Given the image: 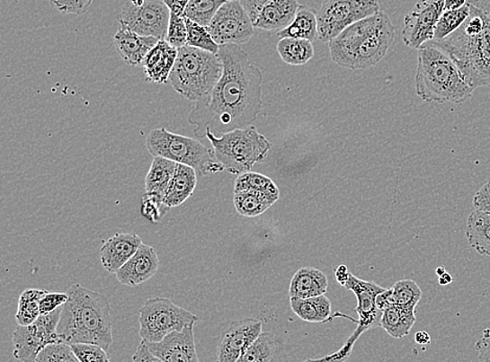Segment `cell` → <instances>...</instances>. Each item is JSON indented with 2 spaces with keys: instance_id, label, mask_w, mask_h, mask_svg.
Instances as JSON below:
<instances>
[{
  "instance_id": "obj_1",
  "label": "cell",
  "mask_w": 490,
  "mask_h": 362,
  "mask_svg": "<svg viewBox=\"0 0 490 362\" xmlns=\"http://www.w3.org/2000/svg\"><path fill=\"white\" fill-rule=\"evenodd\" d=\"M218 55L223 63L221 79L189 115L198 138H206V130L221 136L249 127L263 107V73L251 63L246 51L240 45L225 44Z\"/></svg>"
},
{
  "instance_id": "obj_2",
  "label": "cell",
  "mask_w": 490,
  "mask_h": 362,
  "mask_svg": "<svg viewBox=\"0 0 490 362\" xmlns=\"http://www.w3.org/2000/svg\"><path fill=\"white\" fill-rule=\"evenodd\" d=\"M467 22L438 47L446 50L474 89L490 87V0H468Z\"/></svg>"
},
{
  "instance_id": "obj_3",
  "label": "cell",
  "mask_w": 490,
  "mask_h": 362,
  "mask_svg": "<svg viewBox=\"0 0 490 362\" xmlns=\"http://www.w3.org/2000/svg\"><path fill=\"white\" fill-rule=\"evenodd\" d=\"M57 331L69 345L89 342L108 350L113 344L111 303L104 295L76 283L67 290Z\"/></svg>"
},
{
  "instance_id": "obj_4",
  "label": "cell",
  "mask_w": 490,
  "mask_h": 362,
  "mask_svg": "<svg viewBox=\"0 0 490 362\" xmlns=\"http://www.w3.org/2000/svg\"><path fill=\"white\" fill-rule=\"evenodd\" d=\"M396 40V28L387 13L350 25L330 42L331 57L339 66L358 70L376 66Z\"/></svg>"
},
{
  "instance_id": "obj_5",
  "label": "cell",
  "mask_w": 490,
  "mask_h": 362,
  "mask_svg": "<svg viewBox=\"0 0 490 362\" xmlns=\"http://www.w3.org/2000/svg\"><path fill=\"white\" fill-rule=\"evenodd\" d=\"M415 92L425 102L462 103L475 89L447 51L431 40L418 49Z\"/></svg>"
},
{
  "instance_id": "obj_6",
  "label": "cell",
  "mask_w": 490,
  "mask_h": 362,
  "mask_svg": "<svg viewBox=\"0 0 490 362\" xmlns=\"http://www.w3.org/2000/svg\"><path fill=\"white\" fill-rule=\"evenodd\" d=\"M222 74L223 63L218 54L185 45L178 49L170 82L184 99L197 102L211 93Z\"/></svg>"
},
{
  "instance_id": "obj_7",
  "label": "cell",
  "mask_w": 490,
  "mask_h": 362,
  "mask_svg": "<svg viewBox=\"0 0 490 362\" xmlns=\"http://www.w3.org/2000/svg\"><path fill=\"white\" fill-rule=\"evenodd\" d=\"M205 137L209 140L215 156L224 165L225 171L237 176L253 170L272 148L269 140L251 126L221 136L206 130Z\"/></svg>"
},
{
  "instance_id": "obj_8",
  "label": "cell",
  "mask_w": 490,
  "mask_h": 362,
  "mask_svg": "<svg viewBox=\"0 0 490 362\" xmlns=\"http://www.w3.org/2000/svg\"><path fill=\"white\" fill-rule=\"evenodd\" d=\"M146 146L153 157H164L189 165L195 168L200 177L225 171L224 165L216 158L214 150L195 138L172 133L165 128L152 130L147 136Z\"/></svg>"
},
{
  "instance_id": "obj_9",
  "label": "cell",
  "mask_w": 490,
  "mask_h": 362,
  "mask_svg": "<svg viewBox=\"0 0 490 362\" xmlns=\"http://www.w3.org/2000/svg\"><path fill=\"white\" fill-rule=\"evenodd\" d=\"M199 316L179 307L167 297H152L139 310V335L150 342L163 340L173 331H182L192 322H198Z\"/></svg>"
},
{
  "instance_id": "obj_10",
  "label": "cell",
  "mask_w": 490,
  "mask_h": 362,
  "mask_svg": "<svg viewBox=\"0 0 490 362\" xmlns=\"http://www.w3.org/2000/svg\"><path fill=\"white\" fill-rule=\"evenodd\" d=\"M344 287L352 290L357 296L358 306L356 308V313L359 314V320L354 322H356L358 328L345 342L343 348L340 349L336 353H333L326 358H319L317 360H347L348 358L351 357L352 348L361 338V335L372 328L380 326L383 312L379 309L376 300L377 296L384 292L385 288L378 286L375 282L359 279L358 277L353 276L351 273L350 276H348Z\"/></svg>"
},
{
  "instance_id": "obj_11",
  "label": "cell",
  "mask_w": 490,
  "mask_h": 362,
  "mask_svg": "<svg viewBox=\"0 0 490 362\" xmlns=\"http://www.w3.org/2000/svg\"><path fill=\"white\" fill-rule=\"evenodd\" d=\"M378 12L379 0H325L317 12L318 39L330 43L350 25Z\"/></svg>"
},
{
  "instance_id": "obj_12",
  "label": "cell",
  "mask_w": 490,
  "mask_h": 362,
  "mask_svg": "<svg viewBox=\"0 0 490 362\" xmlns=\"http://www.w3.org/2000/svg\"><path fill=\"white\" fill-rule=\"evenodd\" d=\"M171 11L161 0H128L118 16L120 27L163 40L169 28Z\"/></svg>"
},
{
  "instance_id": "obj_13",
  "label": "cell",
  "mask_w": 490,
  "mask_h": 362,
  "mask_svg": "<svg viewBox=\"0 0 490 362\" xmlns=\"http://www.w3.org/2000/svg\"><path fill=\"white\" fill-rule=\"evenodd\" d=\"M63 306L49 314H41L33 324L18 325L13 333V355L17 360L36 361L42 349L53 342L62 341L57 328Z\"/></svg>"
},
{
  "instance_id": "obj_14",
  "label": "cell",
  "mask_w": 490,
  "mask_h": 362,
  "mask_svg": "<svg viewBox=\"0 0 490 362\" xmlns=\"http://www.w3.org/2000/svg\"><path fill=\"white\" fill-rule=\"evenodd\" d=\"M208 29L218 45L244 44L254 35L253 19L240 0L225 3L212 18Z\"/></svg>"
},
{
  "instance_id": "obj_15",
  "label": "cell",
  "mask_w": 490,
  "mask_h": 362,
  "mask_svg": "<svg viewBox=\"0 0 490 362\" xmlns=\"http://www.w3.org/2000/svg\"><path fill=\"white\" fill-rule=\"evenodd\" d=\"M444 11V0H418L405 17L403 41L409 49H419L433 40L436 24Z\"/></svg>"
},
{
  "instance_id": "obj_16",
  "label": "cell",
  "mask_w": 490,
  "mask_h": 362,
  "mask_svg": "<svg viewBox=\"0 0 490 362\" xmlns=\"http://www.w3.org/2000/svg\"><path fill=\"white\" fill-rule=\"evenodd\" d=\"M263 322L243 319L232 322L222 335L218 347V362H240L244 354L262 333Z\"/></svg>"
},
{
  "instance_id": "obj_17",
  "label": "cell",
  "mask_w": 490,
  "mask_h": 362,
  "mask_svg": "<svg viewBox=\"0 0 490 362\" xmlns=\"http://www.w3.org/2000/svg\"><path fill=\"white\" fill-rule=\"evenodd\" d=\"M196 322H192L182 331H173L165 336L163 340L157 342L147 341L152 353L159 361L163 362H197L195 335L193 327Z\"/></svg>"
},
{
  "instance_id": "obj_18",
  "label": "cell",
  "mask_w": 490,
  "mask_h": 362,
  "mask_svg": "<svg viewBox=\"0 0 490 362\" xmlns=\"http://www.w3.org/2000/svg\"><path fill=\"white\" fill-rule=\"evenodd\" d=\"M160 261L156 250L151 245L141 244L137 253L116 271V278L122 286L137 287L152 279L157 273Z\"/></svg>"
},
{
  "instance_id": "obj_19",
  "label": "cell",
  "mask_w": 490,
  "mask_h": 362,
  "mask_svg": "<svg viewBox=\"0 0 490 362\" xmlns=\"http://www.w3.org/2000/svg\"><path fill=\"white\" fill-rule=\"evenodd\" d=\"M141 244L143 241L137 233H116L102 244L100 257L102 267L109 273L116 274L137 253Z\"/></svg>"
},
{
  "instance_id": "obj_20",
  "label": "cell",
  "mask_w": 490,
  "mask_h": 362,
  "mask_svg": "<svg viewBox=\"0 0 490 362\" xmlns=\"http://www.w3.org/2000/svg\"><path fill=\"white\" fill-rule=\"evenodd\" d=\"M178 57V49L163 39L147 53L140 66L146 80L155 84H166Z\"/></svg>"
},
{
  "instance_id": "obj_21",
  "label": "cell",
  "mask_w": 490,
  "mask_h": 362,
  "mask_svg": "<svg viewBox=\"0 0 490 362\" xmlns=\"http://www.w3.org/2000/svg\"><path fill=\"white\" fill-rule=\"evenodd\" d=\"M159 39L143 36L135 31L120 27L114 36V45L122 61L130 66H140L149 51L157 44Z\"/></svg>"
},
{
  "instance_id": "obj_22",
  "label": "cell",
  "mask_w": 490,
  "mask_h": 362,
  "mask_svg": "<svg viewBox=\"0 0 490 362\" xmlns=\"http://www.w3.org/2000/svg\"><path fill=\"white\" fill-rule=\"evenodd\" d=\"M299 6L298 0H271L257 15L254 28L277 33L293 22Z\"/></svg>"
},
{
  "instance_id": "obj_23",
  "label": "cell",
  "mask_w": 490,
  "mask_h": 362,
  "mask_svg": "<svg viewBox=\"0 0 490 362\" xmlns=\"http://www.w3.org/2000/svg\"><path fill=\"white\" fill-rule=\"evenodd\" d=\"M198 182L195 168L177 163L175 173L164 197V204L170 209L182 206L192 196Z\"/></svg>"
},
{
  "instance_id": "obj_24",
  "label": "cell",
  "mask_w": 490,
  "mask_h": 362,
  "mask_svg": "<svg viewBox=\"0 0 490 362\" xmlns=\"http://www.w3.org/2000/svg\"><path fill=\"white\" fill-rule=\"evenodd\" d=\"M328 288L326 276L314 268L300 269L290 284V297H307L325 295Z\"/></svg>"
},
{
  "instance_id": "obj_25",
  "label": "cell",
  "mask_w": 490,
  "mask_h": 362,
  "mask_svg": "<svg viewBox=\"0 0 490 362\" xmlns=\"http://www.w3.org/2000/svg\"><path fill=\"white\" fill-rule=\"evenodd\" d=\"M289 360L285 347L279 336L271 332H262L240 362H279Z\"/></svg>"
},
{
  "instance_id": "obj_26",
  "label": "cell",
  "mask_w": 490,
  "mask_h": 362,
  "mask_svg": "<svg viewBox=\"0 0 490 362\" xmlns=\"http://www.w3.org/2000/svg\"><path fill=\"white\" fill-rule=\"evenodd\" d=\"M466 237L474 250L490 257V215L475 209L470 213L466 227Z\"/></svg>"
},
{
  "instance_id": "obj_27",
  "label": "cell",
  "mask_w": 490,
  "mask_h": 362,
  "mask_svg": "<svg viewBox=\"0 0 490 362\" xmlns=\"http://www.w3.org/2000/svg\"><path fill=\"white\" fill-rule=\"evenodd\" d=\"M291 308L302 321L308 322H326L332 314V302L325 295L307 299L291 297Z\"/></svg>"
},
{
  "instance_id": "obj_28",
  "label": "cell",
  "mask_w": 490,
  "mask_h": 362,
  "mask_svg": "<svg viewBox=\"0 0 490 362\" xmlns=\"http://www.w3.org/2000/svg\"><path fill=\"white\" fill-rule=\"evenodd\" d=\"M281 38H301L314 42L318 39L317 13L307 5L299 6L298 14L291 24L286 29L277 31Z\"/></svg>"
},
{
  "instance_id": "obj_29",
  "label": "cell",
  "mask_w": 490,
  "mask_h": 362,
  "mask_svg": "<svg viewBox=\"0 0 490 362\" xmlns=\"http://www.w3.org/2000/svg\"><path fill=\"white\" fill-rule=\"evenodd\" d=\"M416 322L415 310L399 306L387 308L380 320V327L392 338L402 339L407 336Z\"/></svg>"
},
{
  "instance_id": "obj_30",
  "label": "cell",
  "mask_w": 490,
  "mask_h": 362,
  "mask_svg": "<svg viewBox=\"0 0 490 362\" xmlns=\"http://www.w3.org/2000/svg\"><path fill=\"white\" fill-rule=\"evenodd\" d=\"M177 163L164 157H154L153 163L147 172L145 185L146 191L157 193L164 199L167 187L175 173Z\"/></svg>"
},
{
  "instance_id": "obj_31",
  "label": "cell",
  "mask_w": 490,
  "mask_h": 362,
  "mask_svg": "<svg viewBox=\"0 0 490 362\" xmlns=\"http://www.w3.org/2000/svg\"><path fill=\"white\" fill-rule=\"evenodd\" d=\"M280 197L266 192L246 191L235 193L234 203L238 215L255 217L273 206Z\"/></svg>"
},
{
  "instance_id": "obj_32",
  "label": "cell",
  "mask_w": 490,
  "mask_h": 362,
  "mask_svg": "<svg viewBox=\"0 0 490 362\" xmlns=\"http://www.w3.org/2000/svg\"><path fill=\"white\" fill-rule=\"evenodd\" d=\"M312 43L301 38H281L277 43V51L282 61L289 66H305L314 57Z\"/></svg>"
},
{
  "instance_id": "obj_33",
  "label": "cell",
  "mask_w": 490,
  "mask_h": 362,
  "mask_svg": "<svg viewBox=\"0 0 490 362\" xmlns=\"http://www.w3.org/2000/svg\"><path fill=\"white\" fill-rule=\"evenodd\" d=\"M47 290L38 288L25 289L19 297L16 313L18 325L28 326L37 321L40 313V301Z\"/></svg>"
},
{
  "instance_id": "obj_34",
  "label": "cell",
  "mask_w": 490,
  "mask_h": 362,
  "mask_svg": "<svg viewBox=\"0 0 490 362\" xmlns=\"http://www.w3.org/2000/svg\"><path fill=\"white\" fill-rule=\"evenodd\" d=\"M246 191L266 192L280 197L279 187L272 180L264 174L251 171L238 174L236 180L235 193Z\"/></svg>"
},
{
  "instance_id": "obj_35",
  "label": "cell",
  "mask_w": 490,
  "mask_h": 362,
  "mask_svg": "<svg viewBox=\"0 0 490 362\" xmlns=\"http://www.w3.org/2000/svg\"><path fill=\"white\" fill-rule=\"evenodd\" d=\"M470 14L469 5L467 4L462 8L456 10H444L435 29L433 40L441 41L454 31L461 28Z\"/></svg>"
},
{
  "instance_id": "obj_36",
  "label": "cell",
  "mask_w": 490,
  "mask_h": 362,
  "mask_svg": "<svg viewBox=\"0 0 490 362\" xmlns=\"http://www.w3.org/2000/svg\"><path fill=\"white\" fill-rule=\"evenodd\" d=\"M227 0H191L183 16L208 28L218 9Z\"/></svg>"
},
{
  "instance_id": "obj_37",
  "label": "cell",
  "mask_w": 490,
  "mask_h": 362,
  "mask_svg": "<svg viewBox=\"0 0 490 362\" xmlns=\"http://www.w3.org/2000/svg\"><path fill=\"white\" fill-rule=\"evenodd\" d=\"M186 27H188V44L189 47L209 51L212 54H218L220 45L211 37L208 28L197 22L185 18Z\"/></svg>"
},
{
  "instance_id": "obj_38",
  "label": "cell",
  "mask_w": 490,
  "mask_h": 362,
  "mask_svg": "<svg viewBox=\"0 0 490 362\" xmlns=\"http://www.w3.org/2000/svg\"><path fill=\"white\" fill-rule=\"evenodd\" d=\"M392 288L393 293H395L396 306L415 310L423 296L422 289L415 281L404 279L396 282Z\"/></svg>"
},
{
  "instance_id": "obj_39",
  "label": "cell",
  "mask_w": 490,
  "mask_h": 362,
  "mask_svg": "<svg viewBox=\"0 0 490 362\" xmlns=\"http://www.w3.org/2000/svg\"><path fill=\"white\" fill-rule=\"evenodd\" d=\"M36 362H79L72 345L64 341L53 342L39 353Z\"/></svg>"
},
{
  "instance_id": "obj_40",
  "label": "cell",
  "mask_w": 490,
  "mask_h": 362,
  "mask_svg": "<svg viewBox=\"0 0 490 362\" xmlns=\"http://www.w3.org/2000/svg\"><path fill=\"white\" fill-rule=\"evenodd\" d=\"M169 210V207L164 204V199L157 193L147 192L141 199V215L153 224L159 223Z\"/></svg>"
},
{
  "instance_id": "obj_41",
  "label": "cell",
  "mask_w": 490,
  "mask_h": 362,
  "mask_svg": "<svg viewBox=\"0 0 490 362\" xmlns=\"http://www.w3.org/2000/svg\"><path fill=\"white\" fill-rule=\"evenodd\" d=\"M165 40L176 49L183 48L188 44V27H186L184 16L171 13Z\"/></svg>"
},
{
  "instance_id": "obj_42",
  "label": "cell",
  "mask_w": 490,
  "mask_h": 362,
  "mask_svg": "<svg viewBox=\"0 0 490 362\" xmlns=\"http://www.w3.org/2000/svg\"><path fill=\"white\" fill-rule=\"evenodd\" d=\"M73 350L79 362H105L111 361L104 348L89 344V342H76L72 345Z\"/></svg>"
},
{
  "instance_id": "obj_43",
  "label": "cell",
  "mask_w": 490,
  "mask_h": 362,
  "mask_svg": "<svg viewBox=\"0 0 490 362\" xmlns=\"http://www.w3.org/2000/svg\"><path fill=\"white\" fill-rule=\"evenodd\" d=\"M50 3L63 14L81 15L90 9L94 0H50Z\"/></svg>"
},
{
  "instance_id": "obj_44",
  "label": "cell",
  "mask_w": 490,
  "mask_h": 362,
  "mask_svg": "<svg viewBox=\"0 0 490 362\" xmlns=\"http://www.w3.org/2000/svg\"><path fill=\"white\" fill-rule=\"evenodd\" d=\"M68 300L67 293H45L40 301V313L49 314L64 305Z\"/></svg>"
},
{
  "instance_id": "obj_45",
  "label": "cell",
  "mask_w": 490,
  "mask_h": 362,
  "mask_svg": "<svg viewBox=\"0 0 490 362\" xmlns=\"http://www.w3.org/2000/svg\"><path fill=\"white\" fill-rule=\"evenodd\" d=\"M474 208L490 215V181L477 191L473 199Z\"/></svg>"
},
{
  "instance_id": "obj_46",
  "label": "cell",
  "mask_w": 490,
  "mask_h": 362,
  "mask_svg": "<svg viewBox=\"0 0 490 362\" xmlns=\"http://www.w3.org/2000/svg\"><path fill=\"white\" fill-rule=\"evenodd\" d=\"M476 350L480 361L490 362V322L483 331L482 338L477 341Z\"/></svg>"
},
{
  "instance_id": "obj_47",
  "label": "cell",
  "mask_w": 490,
  "mask_h": 362,
  "mask_svg": "<svg viewBox=\"0 0 490 362\" xmlns=\"http://www.w3.org/2000/svg\"><path fill=\"white\" fill-rule=\"evenodd\" d=\"M132 360L137 362L159 361V359L156 357H155V355L150 350V348L149 346H147V341L146 340H141L137 352H135V354L133 355Z\"/></svg>"
},
{
  "instance_id": "obj_48",
  "label": "cell",
  "mask_w": 490,
  "mask_h": 362,
  "mask_svg": "<svg viewBox=\"0 0 490 362\" xmlns=\"http://www.w3.org/2000/svg\"><path fill=\"white\" fill-rule=\"evenodd\" d=\"M377 305L384 313L387 308L396 306V301L393 288L386 289L377 296Z\"/></svg>"
},
{
  "instance_id": "obj_49",
  "label": "cell",
  "mask_w": 490,
  "mask_h": 362,
  "mask_svg": "<svg viewBox=\"0 0 490 362\" xmlns=\"http://www.w3.org/2000/svg\"><path fill=\"white\" fill-rule=\"evenodd\" d=\"M240 2L251 19H253V22H254L263 5L271 2V0H240Z\"/></svg>"
},
{
  "instance_id": "obj_50",
  "label": "cell",
  "mask_w": 490,
  "mask_h": 362,
  "mask_svg": "<svg viewBox=\"0 0 490 362\" xmlns=\"http://www.w3.org/2000/svg\"><path fill=\"white\" fill-rule=\"evenodd\" d=\"M191 0H164V3L171 13L182 16H183L186 6H188Z\"/></svg>"
},
{
  "instance_id": "obj_51",
  "label": "cell",
  "mask_w": 490,
  "mask_h": 362,
  "mask_svg": "<svg viewBox=\"0 0 490 362\" xmlns=\"http://www.w3.org/2000/svg\"><path fill=\"white\" fill-rule=\"evenodd\" d=\"M334 273H336L338 282L341 284L342 287H344L348 279V276H350V273H348L345 265H340V267L336 269V270H334Z\"/></svg>"
},
{
  "instance_id": "obj_52",
  "label": "cell",
  "mask_w": 490,
  "mask_h": 362,
  "mask_svg": "<svg viewBox=\"0 0 490 362\" xmlns=\"http://www.w3.org/2000/svg\"><path fill=\"white\" fill-rule=\"evenodd\" d=\"M468 0H444V10H456L466 5Z\"/></svg>"
},
{
  "instance_id": "obj_53",
  "label": "cell",
  "mask_w": 490,
  "mask_h": 362,
  "mask_svg": "<svg viewBox=\"0 0 490 362\" xmlns=\"http://www.w3.org/2000/svg\"><path fill=\"white\" fill-rule=\"evenodd\" d=\"M415 341L417 342L418 345L427 346L431 342V336L428 332L418 331L415 334Z\"/></svg>"
},
{
  "instance_id": "obj_54",
  "label": "cell",
  "mask_w": 490,
  "mask_h": 362,
  "mask_svg": "<svg viewBox=\"0 0 490 362\" xmlns=\"http://www.w3.org/2000/svg\"><path fill=\"white\" fill-rule=\"evenodd\" d=\"M438 282H440L441 286L442 287L449 286V284L453 282V277L449 273H444L440 277V280H438Z\"/></svg>"
},
{
  "instance_id": "obj_55",
  "label": "cell",
  "mask_w": 490,
  "mask_h": 362,
  "mask_svg": "<svg viewBox=\"0 0 490 362\" xmlns=\"http://www.w3.org/2000/svg\"><path fill=\"white\" fill-rule=\"evenodd\" d=\"M444 273H447L446 269H444V268H442V267L437 268V269H436V275H437L438 277L442 276Z\"/></svg>"
},
{
  "instance_id": "obj_56",
  "label": "cell",
  "mask_w": 490,
  "mask_h": 362,
  "mask_svg": "<svg viewBox=\"0 0 490 362\" xmlns=\"http://www.w3.org/2000/svg\"><path fill=\"white\" fill-rule=\"evenodd\" d=\"M227 2H232V0H227Z\"/></svg>"
}]
</instances>
